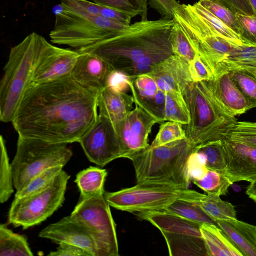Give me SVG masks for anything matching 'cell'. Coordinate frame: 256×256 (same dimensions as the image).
Returning a JSON list of instances; mask_svg holds the SVG:
<instances>
[{
  "label": "cell",
  "instance_id": "4",
  "mask_svg": "<svg viewBox=\"0 0 256 256\" xmlns=\"http://www.w3.org/2000/svg\"><path fill=\"white\" fill-rule=\"evenodd\" d=\"M194 146L186 138L130 156L137 183L153 182L188 188V161Z\"/></svg>",
  "mask_w": 256,
  "mask_h": 256
},
{
  "label": "cell",
  "instance_id": "43",
  "mask_svg": "<svg viewBox=\"0 0 256 256\" xmlns=\"http://www.w3.org/2000/svg\"><path fill=\"white\" fill-rule=\"evenodd\" d=\"M189 68L193 82L208 81L214 78L210 68L198 54L189 62Z\"/></svg>",
  "mask_w": 256,
  "mask_h": 256
},
{
  "label": "cell",
  "instance_id": "46",
  "mask_svg": "<svg viewBox=\"0 0 256 256\" xmlns=\"http://www.w3.org/2000/svg\"><path fill=\"white\" fill-rule=\"evenodd\" d=\"M149 4L162 17L172 18L174 10L179 3L176 0H150Z\"/></svg>",
  "mask_w": 256,
  "mask_h": 256
},
{
  "label": "cell",
  "instance_id": "8",
  "mask_svg": "<svg viewBox=\"0 0 256 256\" xmlns=\"http://www.w3.org/2000/svg\"><path fill=\"white\" fill-rule=\"evenodd\" d=\"M201 194L189 188L144 182L114 192H104L110 206L130 212L163 210L176 200L192 201Z\"/></svg>",
  "mask_w": 256,
  "mask_h": 256
},
{
  "label": "cell",
  "instance_id": "13",
  "mask_svg": "<svg viewBox=\"0 0 256 256\" xmlns=\"http://www.w3.org/2000/svg\"><path fill=\"white\" fill-rule=\"evenodd\" d=\"M78 54L76 50L56 46L42 36L32 84H42L70 76Z\"/></svg>",
  "mask_w": 256,
  "mask_h": 256
},
{
  "label": "cell",
  "instance_id": "40",
  "mask_svg": "<svg viewBox=\"0 0 256 256\" xmlns=\"http://www.w3.org/2000/svg\"><path fill=\"white\" fill-rule=\"evenodd\" d=\"M198 2L240 36V26L235 12L212 0H199Z\"/></svg>",
  "mask_w": 256,
  "mask_h": 256
},
{
  "label": "cell",
  "instance_id": "17",
  "mask_svg": "<svg viewBox=\"0 0 256 256\" xmlns=\"http://www.w3.org/2000/svg\"><path fill=\"white\" fill-rule=\"evenodd\" d=\"M146 74L154 80L159 89L164 93L175 91L184 96L193 82L189 63L174 54L153 66Z\"/></svg>",
  "mask_w": 256,
  "mask_h": 256
},
{
  "label": "cell",
  "instance_id": "35",
  "mask_svg": "<svg viewBox=\"0 0 256 256\" xmlns=\"http://www.w3.org/2000/svg\"><path fill=\"white\" fill-rule=\"evenodd\" d=\"M64 167L61 165L52 166L38 174L22 188L16 191L14 198H23L43 190L56 178Z\"/></svg>",
  "mask_w": 256,
  "mask_h": 256
},
{
  "label": "cell",
  "instance_id": "32",
  "mask_svg": "<svg viewBox=\"0 0 256 256\" xmlns=\"http://www.w3.org/2000/svg\"><path fill=\"white\" fill-rule=\"evenodd\" d=\"M194 12L209 24L226 42L234 47L244 44L240 36L198 2L191 4Z\"/></svg>",
  "mask_w": 256,
  "mask_h": 256
},
{
  "label": "cell",
  "instance_id": "31",
  "mask_svg": "<svg viewBox=\"0 0 256 256\" xmlns=\"http://www.w3.org/2000/svg\"><path fill=\"white\" fill-rule=\"evenodd\" d=\"M163 210L200 224H208L218 226L217 222L200 205L192 202L182 200H176Z\"/></svg>",
  "mask_w": 256,
  "mask_h": 256
},
{
  "label": "cell",
  "instance_id": "50",
  "mask_svg": "<svg viewBox=\"0 0 256 256\" xmlns=\"http://www.w3.org/2000/svg\"><path fill=\"white\" fill-rule=\"evenodd\" d=\"M224 138L256 146V133H248L230 130Z\"/></svg>",
  "mask_w": 256,
  "mask_h": 256
},
{
  "label": "cell",
  "instance_id": "1",
  "mask_svg": "<svg viewBox=\"0 0 256 256\" xmlns=\"http://www.w3.org/2000/svg\"><path fill=\"white\" fill-rule=\"evenodd\" d=\"M98 97L70 76L31 84L11 122L18 136L52 143L78 142L97 120Z\"/></svg>",
  "mask_w": 256,
  "mask_h": 256
},
{
  "label": "cell",
  "instance_id": "14",
  "mask_svg": "<svg viewBox=\"0 0 256 256\" xmlns=\"http://www.w3.org/2000/svg\"><path fill=\"white\" fill-rule=\"evenodd\" d=\"M126 118L116 127L122 157L128 158L148 148V136L154 125L160 123L142 108L135 104Z\"/></svg>",
  "mask_w": 256,
  "mask_h": 256
},
{
  "label": "cell",
  "instance_id": "7",
  "mask_svg": "<svg viewBox=\"0 0 256 256\" xmlns=\"http://www.w3.org/2000/svg\"><path fill=\"white\" fill-rule=\"evenodd\" d=\"M68 144L18 136L16 152L11 163L16 191L45 170L64 166L73 154Z\"/></svg>",
  "mask_w": 256,
  "mask_h": 256
},
{
  "label": "cell",
  "instance_id": "11",
  "mask_svg": "<svg viewBox=\"0 0 256 256\" xmlns=\"http://www.w3.org/2000/svg\"><path fill=\"white\" fill-rule=\"evenodd\" d=\"M70 214L88 230L96 244L98 256L119 255L116 225L104 193L80 198Z\"/></svg>",
  "mask_w": 256,
  "mask_h": 256
},
{
  "label": "cell",
  "instance_id": "38",
  "mask_svg": "<svg viewBox=\"0 0 256 256\" xmlns=\"http://www.w3.org/2000/svg\"><path fill=\"white\" fill-rule=\"evenodd\" d=\"M182 124L176 122L166 121L162 124L150 146L156 147L186 138Z\"/></svg>",
  "mask_w": 256,
  "mask_h": 256
},
{
  "label": "cell",
  "instance_id": "49",
  "mask_svg": "<svg viewBox=\"0 0 256 256\" xmlns=\"http://www.w3.org/2000/svg\"><path fill=\"white\" fill-rule=\"evenodd\" d=\"M226 6L234 12L252 16L253 11L248 0H212Z\"/></svg>",
  "mask_w": 256,
  "mask_h": 256
},
{
  "label": "cell",
  "instance_id": "29",
  "mask_svg": "<svg viewBox=\"0 0 256 256\" xmlns=\"http://www.w3.org/2000/svg\"><path fill=\"white\" fill-rule=\"evenodd\" d=\"M0 256H32L26 238L14 232L5 224L0 225Z\"/></svg>",
  "mask_w": 256,
  "mask_h": 256
},
{
  "label": "cell",
  "instance_id": "53",
  "mask_svg": "<svg viewBox=\"0 0 256 256\" xmlns=\"http://www.w3.org/2000/svg\"><path fill=\"white\" fill-rule=\"evenodd\" d=\"M253 11V16L256 17V0H248Z\"/></svg>",
  "mask_w": 256,
  "mask_h": 256
},
{
  "label": "cell",
  "instance_id": "36",
  "mask_svg": "<svg viewBox=\"0 0 256 256\" xmlns=\"http://www.w3.org/2000/svg\"><path fill=\"white\" fill-rule=\"evenodd\" d=\"M192 182L207 194L219 196L226 195L228 188L234 184L226 174L209 169L203 178L194 180Z\"/></svg>",
  "mask_w": 256,
  "mask_h": 256
},
{
  "label": "cell",
  "instance_id": "6",
  "mask_svg": "<svg viewBox=\"0 0 256 256\" xmlns=\"http://www.w3.org/2000/svg\"><path fill=\"white\" fill-rule=\"evenodd\" d=\"M61 4L62 10L56 15L54 28L49 34L54 44L78 50L103 40L128 26Z\"/></svg>",
  "mask_w": 256,
  "mask_h": 256
},
{
  "label": "cell",
  "instance_id": "48",
  "mask_svg": "<svg viewBox=\"0 0 256 256\" xmlns=\"http://www.w3.org/2000/svg\"><path fill=\"white\" fill-rule=\"evenodd\" d=\"M55 250L50 252L48 256H91L87 251L74 245L66 243L58 244Z\"/></svg>",
  "mask_w": 256,
  "mask_h": 256
},
{
  "label": "cell",
  "instance_id": "23",
  "mask_svg": "<svg viewBox=\"0 0 256 256\" xmlns=\"http://www.w3.org/2000/svg\"><path fill=\"white\" fill-rule=\"evenodd\" d=\"M134 103L132 95L106 88L98 97V114L108 119L116 128L132 110Z\"/></svg>",
  "mask_w": 256,
  "mask_h": 256
},
{
  "label": "cell",
  "instance_id": "47",
  "mask_svg": "<svg viewBox=\"0 0 256 256\" xmlns=\"http://www.w3.org/2000/svg\"><path fill=\"white\" fill-rule=\"evenodd\" d=\"M100 16L125 25H130L132 18H134L126 12L102 5H100Z\"/></svg>",
  "mask_w": 256,
  "mask_h": 256
},
{
  "label": "cell",
  "instance_id": "37",
  "mask_svg": "<svg viewBox=\"0 0 256 256\" xmlns=\"http://www.w3.org/2000/svg\"><path fill=\"white\" fill-rule=\"evenodd\" d=\"M170 42L174 54L181 57L188 63L196 54L175 20L170 34Z\"/></svg>",
  "mask_w": 256,
  "mask_h": 256
},
{
  "label": "cell",
  "instance_id": "39",
  "mask_svg": "<svg viewBox=\"0 0 256 256\" xmlns=\"http://www.w3.org/2000/svg\"><path fill=\"white\" fill-rule=\"evenodd\" d=\"M229 72L246 100L248 110L256 108V78L241 72Z\"/></svg>",
  "mask_w": 256,
  "mask_h": 256
},
{
  "label": "cell",
  "instance_id": "51",
  "mask_svg": "<svg viewBox=\"0 0 256 256\" xmlns=\"http://www.w3.org/2000/svg\"><path fill=\"white\" fill-rule=\"evenodd\" d=\"M230 130L244 132L256 133V122L238 121Z\"/></svg>",
  "mask_w": 256,
  "mask_h": 256
},
{
  "label": "cell",
  "instance_id": "20",
  "mask_svg": "<svg viewBox=\"0 0 256 256\" xmlns=\"http://www.w3.org/2000/svg\"><path fill=\"white\" fill-rule=\"evenodd\" d=\"M214 94L234 116L249 110L244 94L231 77L229 72L216 74L207 81Z\"/></svg>",
  "mask_w": 256,
  "mask_h": 256
},
{
  "label": "cell",
  "instance_id": "5",
  "mask_svg": "<svg viewBox=\"0 0 256 256\" xmlns=\"http://www.w3.org/2000/svg\"><path fill=\"white\" fill-rule=\"evenodd\" d=\"M42 36L32 32L11 48L0 84V120L12 122L30 86Z\"/></svg>",
  "mask_w": 256,
  "mask_h": 256
},
{
  "label": "cell",
  "instance_id": "26",
  "mask_svg": "<svg viewBox=\"0 0 256 256\" xmlns=\"http://www.w3.org/2000/svg\"><path fill=\"white\" fill-rule=\"evenodd\" d=\"M200 230L208 256H242L218 226L203 224Z\"/></svg>",
  "mask_w": 256,
  "mask_h": 256
},
{
  "label": "cell",
  "instance_id": "54",
  "mask_svg": "<svg viewBox=\"0 0 256 256\" xmlns=\"http://www.w3.org/2000/svg\"><path fill=\"white\" fill-rule=\"evenodd\" d=\"M232 188H234V191L238 192V191L240 190V187L239 186H238L237 185L233 186V184H232Z\"/></svg>",
  "mask_w": 256,
  "mask_h": 256
},
{
  "label": "cell",
  "instance_id": "2",
  "mask_svg": "<svg viewBox=\"0 0 256 256\" xmlns=\"http://www.w3.org/2000/svg\"><path fill=\"white\" fill-rule=\"evenodd\" d=\"M174 18L140 20L116 32L94 44L76 50L102 58L112 70L132 76L136 64L146 56L158 54H174L170 34Z\"/></svg>",
  "mask_w": 256,
  "mask_h": 256
},
{
  "label": "cell",
  "instance_id": "21",
  "mask_svg": "<svg viewBox=\"0 0 256 256\" xmlns=\"http://www.w3.org/2000/svg\"><path fill=\"white\" fill-rule=\"evenodd\" d=\"M136 215L160 231L202 237L200 224L164 210L139 212Z\"/></svg>",
  "mask_w": 256,
  "mask_h": 256
},
{
  "label": "cell",
  "instance_id": "27",
  "mask_svg": "<svg viewBox=\"0 0 256 256\" xmlns=\"http://www.w3.org/2000/svg\"><path fill=\"white\" fill-rule=\"evenodd\" d=\"M106 169L90 166L78 172L74 182L80 198H88L104 193V184L107 176Z\"/></svg>",
  "mask_w": 256,
  "mask_h": 256
},
{
  "label": "cell",
  "instance_id": "15",
  "mask_svg": "<svg viewBox=\"0 0 256 256\" xmlns=\"http://www.w3.org/2000/svg\"><path fill=\"white\" fill-rule=\"evenodd\" d=\"M38 236L60 244L74 245L98 256L94 242L86 227L71 214L50 224L42 230Z\"/></svg>",
  "mask_w": 256,
  "mask_h": 256
},
{
  "label": "cell",
  "instance_id": "34",
  "mask_svg": "<svg viewBox=\"0 0 256 256\" xmlns=\"http://www.w3.org/2000/svg\"><path fill=\"white\" fill-rule=\"evenodd\" d=\"M0 202H6L14 192V183L11 164L10 162L6 142L2 136L0 138Z\"/></svg>",
  "mask_w": 256,
  "mask_h": 256
},
{
  "label": "cell",
  "instance_id": "12",
  "mask_svg": "<svg viewBox=\"0 0 256 256\" xmlns=\"http://www.w3.org/2000/svg\"><path fill=\"white\" fill-rule=\"evenodd\" d=\"M78 142L88 160L101 167L122 157L113 124L108 119L99 114L96 120Z\"/></svg>",
  "mask_w": 256,
  "mask_h": 256
},
{
  "label": "cell",
  "instance_id": "3",
  "mask_svg": "<svg viewBox=\"0 0 256 256\" xmlns=\"http://www.w3.org/2000/svg\"><path fill=\"white\" fill-rule=\"evenodd\" d=\"M184 96L190 110V120L182 126L186 138L194 147L224 138V134L238 122L207 81L192 82Z\"/></svg>",
  "mask_w": 256,
  "mask_h": 256
},
{
  "label": "cell",
  "instance_id": "44",
  "mask_svg": "<svg viewBox=\"0 0 256 256\" xmlns=\"http://www.w3.org/2000/svg\"><path fill=\"white\" fill-rule=\"evenodd\" d=\"M130 82L131 78L124 73L112 70L107 78L106 88H110L118 92H126L130 90Z\"/></svg>",
  "mask_w": 256,
  "mask_h": 256
},
{
  "label": "cell",
  "instance_id": "25",
  "mask_svg": "<svg viewBox=\"0 0 256 256\" xmlns=\"http://www.w3.org/2000/svg\"><path fill=\"white\" fill-rule=\"evenodd\" d=\"M170 256H208L202 237L160 231Z\"/></svg>",
  "mask_w": 256,
  "mask_h": 256
},
{
  "label": "cell",
  "instance_id": "9",
  "mask_svg": "<svg viewBox=\"0 0 256 256\" xmlns=\"http://www.w3.org/2000/svg\"><path fill=\"white\" fill-rule=\"evenodd\" d=\"M173 18L214 76L218 67L236 47L198 14L190 4H179L174 10Z\"/></svg>",
  "mask_w": 256,
  "mask_h": 256
},
{
  "label": "cell",
  "instance_id": "42",
  "mask_svg": "<svg viewBox=\"0 0 256 256\" xmlns=\"http://www.w3.org/2000/svg\"><path fill=\"white\" fill-rule=\"evenodd\" d=\"M188 169L191 182L203 178L208 170L204 156L194 149L188 159Z\"/></svg>",
  "mask_w": 256,
  "mask_h": 256
},
{
  "label": "cell",
  "instance_id": "30",
  "mask_svg": "<svg viewBox=\"0 0 256 256\" xmlns=\"http://www.w3.org/2000/svg\"><path fill=\"white\" fill-rule=\"evenodd\" d=\"M164 120V121L176 122L182 124L190 122V110L182 94L175 91L166 93Z\"/></svg>",
  "mask_w": 256,
  "mask_h": 256
},
{
  "label": "cell",
  "instance_id": "18",
  "mask_svg": "<svg viewBox=\"0 0 256 256\" xmlns=\"http://www.w3.org/2000/svg\"><path fill=\"white\" fill-rule=\"evenodd\" d=\"M78 52L70 76L81 86L99 96L106 88L107 78L112 70L97 55L88 52Z\"/></svg>",
  "mask_w": 256,
  "mask_h": 256
},
{
  "label": "cell",
  "instance_id": "10",
  "mask_svg": "<svg viewBox=\"0 0 256 256\" xmlns=\"http://www.w3.org/2000/svg\"><path fill=\"white\" fill-rule=\"evenodd\" d=\"M70 178L62 170L43 190L23 198H14L8 213V223L25 230L46 220L62 205Z\"/></svg>",
  "mask_w": 256,
  "mask_h": 256
},
{
  "label": "cell",
  "instance_id": "16",
  "mask_svg": "<svg viewBox=\"0 0 256 256\" xmlns=\"http://www.w3.org/2000/svg\"><path fill=\"white\" fill-rule=\"evenodd\" d=\"M226 176L234 183L256 179V146L222 138Z\"/></svg>",
  "mask_w": 256,
  "mask_h": 256
},
{
  "label": "cell",
  "instance_id": "22",
  "mask_svg": "<svg viewBox=\"0 0 256 256\" xmlns=\"http://www.w3.org/2000/svg\"><path fill=\"white\" fill-rule=\"evenodd\" d=\"M231 244L242 256H256V226L236 219L217 221Z\"/></svg>",
  "mask_w": 256,
  "mask_h": 256
},
{
  "label": "cell",
  "instance_id": "19",
  "mask_svg": "<svg viewBox=\"0 0 256 256\" xmlns=\"http://www.w3.org/2000/svg\"><path fill=\"white\" fill-rule=\"evenodd\" d=\"M130 78V90L135 104L160 123L164 122L166 93L159 89L154 80L146 73Z\"/></svg>",
  "mask_w": 256,
  "mask_h": 256
},
{
  "label": "cell",
  "instance_id": "45",
  "mask_svg": "<svg viewBox=\"0 0 256 256\" xmlns=\"http://www.w3.org/2000/svg\"><path fill=\"white\" fill-rule=\"evenodd\" d=\"M92 2L124 12L131 14L133 17L140 15V11L134 6L131 0H92Z\"/></svg>",
  "mask_w": 256,
  "mask_h": 256
},
{
  "label": "cell",
  "instance_id": "24",
  "mask_svg": "<svg viewBox=\"0 0 256 256\" xmlns=\"http://www.w3.org/2000/svg\"><path fill=\"white\" fill-rule=\"evenodd\" d=\"M232 71L243 72L256 78V46L244 44L234 48L218 67L214 76Z\"/></svg>",
  "mask_w": 256,
  "mask_h": 256
},
{
  "label": "cell",
  "instance_id": "52",
  "mask_svg": "<svg viewBox=\"0 0 256 256\" xmlns=\"http://www.w3.org/2000/svg\"><path fill=\"white\" fill-rule=\"evenodd\" d=\"M246 194L248 196L256 203V179L250 182L247 186Z\"/></svg>",
  "mask_w": 256,
  "mask_h": 256
},
{
  "label": "cell",
  "instance_id": "28",
  "mask_svg": "<svg viewBox=\"0 0 256 256\" xmlns=\"http://www.w3.org/2000/svg\"><path fill=\"white\" fill-rule=\"evenodd\" d=\"M192 202L200 205L216 222L219 220L236 218L234 206L228 202L222 200L220 196L208 193L201 194Z\"/></svg>",
  "mask_w": 256,
  "mask_h": 256
},
{
  "label": "cell",
  "instance_id": "41",
  "mask_svg": "<svg viewBox=\"0 0 256 256\" xmlns=\"http://www.w3.org/2000/svg\"><path fill=\"white\" fill-rule=\"evenodd\" d=\"M240 26V36L244 44L256 46V17L236 12Z\"/></svg>",
  "mask_w": 256,
  "mask_h": 256
},
{
  "label": "cell",
  "instance_id": "33",
  "mask_svg": "<svg viewBox=\"0 0 256 256\" xmlns=\"http://www.w3.org/2000/svg\"><path fill=\"white\" fill-rule=\"evenodd\" d=\"M222 140L208 142L194 147V149L204 156L208 169L226 175V157Z\"/></svg>",
  "mask_w": 256,
  "mask_h": 256
}]
</instances>
